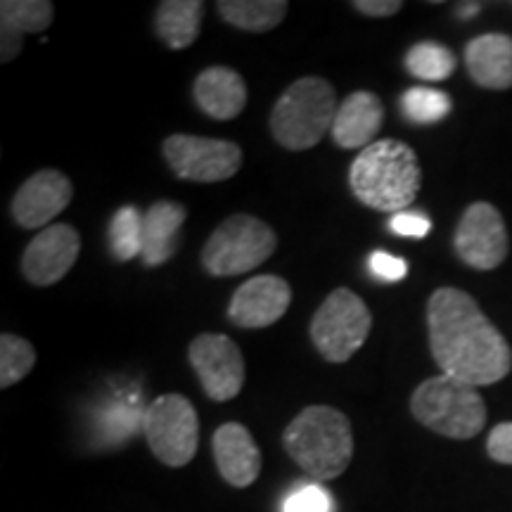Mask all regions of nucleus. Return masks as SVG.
Returning a JSON list of instances; mask_svg holds the SVG:
<instances>
[{"instance_id": "nucleus-16", "label": "nucleus", "mask_w": 512, "mask_h": 512, "mask_svg": "<svg viewBox=\"0 0 512 512\" xmlns=\"http://www.w3.org/2000/svg\"><path fill=\"white\" fill-rule=\"evenodd\" d=\"M384 124V105L375 93L356 91L339 102L330 136L342 150H366Z\"/></svg>"}, {"instance_id": "nucleus-32", "label": "nucleus", "mask_w": 512, "mask_h": 512, "mask_svg": "<svg viewBox=\"0 0 512 512\" xmlns=\"http://www.w3.org/2000/svg\"><path fill=\"white\" fill-rule=\"evenodd\" d=\"M479 8H482V5L479 3H463L458 8V17L460 19H470V17H475L477 12H479Z\"/></svg>"}, {"instance_id": "nucleus-8", "label": "nucleus", "mask_w": 512, "mask_h": 512, "mask_svg": "<svg viewBox=\"0 0 512 512\" xmlns=\"http://www.w3.org/2000/svg\"><path fill=\"white\" fill-rule=\"evenodd\" d=\"M145 439L157 460L169 467L188 465L200 444V420L195 406L181 394H164L143 415Z\"/></svg>"}, {"instance_id": "nucleus-2", "label": "nucleus", "mask_w": 512, "mask_h": 512, "mask_svg": "<svg viewBox=\"0 0 512 512\" xmlns=\"http://www.w3.org/2000/svg\"><path fill=\"white\" fill-rule=\"evenodd\" d=\"M422 171L418 155L401 140H375L358 152L349 169V188L366 207L384 214H401L420 192Z\"/></svg>"}, {"instance_id": "nucleus-27", "label": "nucleus", "mask_w": 512, "mask_h": 512, "mask_svg": "<svg viewBox=\"0 0 512 512\" xmlns=\"http://www.w3.org/2000/svg\"><path fill=\"white\" fill-rule=\"evenodd\" d=\"M283 512H335V501L323 486L304 484L285 498Z\"/></svg>"}, {"instance_id": "nucleus-31", "label": "nucleus", "mask_w": 512, "mask_h": 512, "mask_svg": "<svg viewBox=\"0 0 512 512\" xmlns=\"http://www.w3.org/2000/svg\"><path fill=\"white\" fill-rule=\"evenodd\" d=\"M401 8V0H354V10L366 17H392Z\"/></svg>"}, {"instance_id": "nucleus-1", "label": "nucleus", "mask_w": 512, "mask_h": 512, "mask_svg": "<svg viewBox=\"0 0 512 512\" xmlns=\"http://www.w3.org/2000/svg\"><path fill=\"white\" fill-rule=\"evenodd\" d=\"M430 349L444 375L472 387L501 382L512 368V351L470 294L439 287L427 302Z\"/></svg>"}, {"instance_id": "nucleus-23", "label": "nucleus", "mask_w": 512, "mask_h": 512, "mask_svg": "<svg viewBox=\"0 0 512 512\" xmlns=\"http://www.w3.org/2000/svg\"><path fill=\"white\" fill-rule=\"evenodd\" d=\"M456 67V55H453L446 46L434 41L415 43V46L406 53L408 74H413L415 79L420 81H446L448 76H453V72H456Z\"/></svg>"}, {"instance_id": "nucleus-15", "label": "nucleus", "mask_w": 512, "mask_h": 512, "mask_svg": "<svg viewBox=\"0 0 512 512\" xmlns=\"http://www.w3.org/2000/svg\"><path fill=\"white\" fill-rule=\"evenodd\" d=\"M214 460L219 465L221 477L230 486L247 489L261 475V451L252 434L240 422H226L214 432L211 439Z\"/></svg>"}, {"instance_id": "nucleus-11", "label": "nucleus", "mask_w": 512, "mask_h": 512, "mask_svg": "<svg viewBox=\"0 0 512 512\" xmlns=\"http://www.w3.org/2000/svg\"><path fill=\"white\" fill-rule=\"evenodd\" d=\"M456 252L477 271H494L508 256V230L494 204L475 202L465 209L456 230Z\"/></svg>"}, {"instance_id": "nucleus-7", "label": "nucleus", "mask_w": 512, "mask_h": 512, "mask_svg": "<svg viewBox=\"0 0 512 512\" xmlns=\"http://www.w3.org/2000/svg\"><path fill=\"white\" fill-rule=\"evenodd\" d=\"M373 313L356 292L339 287L318 306L311 320V342L330 363H347L366 344Z\"/></svg>"}, {"instance_id": "nucleus-20", "label": "nucleus", "mask_w": 512, "mask_h": 512, "mask_svg": "<svg viewBox=\"0 0 512 512\" xmlns=\"http://www.w3.org/2000/svg\"><path fill=\"white\" fill-rule=\"evenodd\" d=\"M183 204L159 200L143 214V261L145 266H162L178 249V238L185 223Z\"/></svg>"}, {"instance_id": "nucleus-9", "label": "nucleus", "mask_w": 512, "mask_h": 512, "mask_svg": "<svg viewBox=\"0 0 512 512\" xmlns=\"http://www.w3.org/2000/svg\"><path fill=\"white\" fill-rule=\"evenodd\" d=\"M164 157L178 178L192 183H221L242 169L240 145L223 138L176 133L164 140Z\"/></svg>"}, {"instance_id": "nucleus-5", "label": "nucleus", "mask_w": 512, "mask_h": 512, "mask_svg": "<svg viewBox=\"0 0 512 512\" xmlns=\"http://www.w3.org/2000/svg\"><path fill=\"white\" fill-rule=\"evenodd\" d=\"M411 413L427 430L448 439H472L486 425V403L477 387L444 373L415 389Z\"/></svg>"}, {"instance_id": "nucleus-21", "label": "nucleus", "mask_w": 512, "mask_h": 512, "mask_svg": "<svg viewBox=\"0 0 512 512\" xmlns=\"http://www.w3.org/2000/svg\"><path fill=\"white\" fill-rule=\"evenodd\" d=\"M202 17V0H164L157 5L155 15L157 36L171 50L190 48L202 31Z\"/></svg>"}, {"instance_id": "nucleus-12", "label": "nucleus", "mask_w": 512, "mask_h": 512, "mask_svg": "<svg viewBox=\"0 0 512 512\" xmlns=\"http://www.w3.org/2000/svg\"><path fill=\"white\" fill-rule=\"evenodd\" d=\"M81 254V235L69 223H53L24 249L22 273L31 285L50 287L72 271Z\"/></svg>"}, {"instance_id": "nucleus-14", "label": "nucleus", "mask_w": 512, "mask_h": 512, "mask_svg": "<svg viewBox=\"0 0 512 512\" xmlns=\"http://www.w3.org/2000/svg\"><path fill=\"white\" fill-rule=\"evenodd\" d=\"M74 197L72 181L55 169H43L29 176L12 200V216L22 228L36 230L53 226V219L69 207Z\"/></svg>"}, {"instance_id": "nucleus-24", "label": "nucleus", "mask_w": 512, "mask_h": 512, "mask_svg": "<svg viewBox=\"0 0 512 512\" xmlns=\"http://www.w3.org/2000/svg\"><path fill=\"white\" fill-rule=\"evenodd\" d=\"M453 110L448 93L437 88L418 86L401 95V114L413 124H439Z\"/></svg>"}, {"instance_id": "nucleus-28", "label": "nucleus", "mask_w": 512, "mask_h": 512, "mask_svg": "<svg viewBox=\"0 0 512 512\" xmlns=\"http://www.w3.org/2000/svg\"><path fill=\"white\" fill-rule=\"evenodd\" d=\"M389 228H392V233L401 235V238L420 240L432 230V221L430 216L418 214V211H401V214L392 216Z\"/></svg>"}, {"instance_id": "nucleus-10", "label": "nucleus", "mask_w": 512, "mask_h": 512, "mask_svg": "<svg viewBox=\"0 0 512 512\" xmlns=\"http://www.w3.org/2000/svg\"><path fill=\"white\" fill-rule=\"evenodd\" d=\"M190 366L211 401H230L245 384V356L228 335L204 332L195 337L188 349Z\"/></svg>"}, {"instance_id": "nucleus-4", "label": "nucleus", "mask_w": 512, "mask_h": 512, "mask_svg": "<svg viewBox=\"0 0 512 512\" xmlns=\"http://www.w3.org/2000/svg\"><path fill=\"white\" fill-rule=\"evenodd\" d=\"M337 107V93L330 81L320 76H304L290 83L275 100L268 128L275 143L285 150H311L325 138V133L332 131Z\"/></svg>"}, {"instance_id": "nucleus-29", "label": "nucleus", "mask_w": 512, "mask_h": 512, "mask_svg": "<svg viewBox=\"0 0 512 512\" xmlns=\"http://www.w3.org/2000/svg\"><path fill=\"white\" fill-rule=\"evenodd\" d=\"M370 271L375 273V278L387 280V283H396L403 280L408 273V264L401 256L387 254V252H375L370 254Z\"/></svg>"}, {"instance_id": "nucleus-6", "label": "nucleus", "mask_w": 512, "mask_h": 512, "mask_svg": "<svg viewBox=\"0 0 512 512\" xmlns=\"http://www.w3.org/2000/svg\"><path fill=\"white\" fill-rule=\"evenodd\" d=\"M278 249V235L266 221L249 214H233L211 233L200 259L214 278L252 273Z\"/></svg>"}, {"instance_id": "nucleus-3", "label": "nucleus", "mask_w": 512, "mask_h": 512, "mask_svg": "<svg viewBox=\"0 0 512 512\" xmlns=\"http://www.w3.org/2000/svg\"><path fill=\"white\" fill-rule=\"evenodd\" d=\"M283 446L311 479L330 482L354 458V432L347 415L337 408L309 406L287 425Z\"/></svg>"}, {"instance_id": "nucleus-18", "label": "nucleus", "mask_w": 512, "mask_h": 512, "mask_svg": "<svg viewBox=\"0 0 512 512\" xmlns=\"http://www.w3.org/2000/svg\"><path fill=\"white\" fill-rule=\"evenodd\" d=\"M465 64L472 81L489 91L512 88V38L508 34H482L465 46Z\"/></svg>"}, {"instance_id": "nucleus-30", "label": "nucleus", "mask_w": 512, "mask_h": 512, "mask_svg": "<svg viewBox=\"0 0 512 512\" xmlns=\"http://www.w3.org/2000/svg\"><path fill=\"white\" fill-rule=\"evenodd\" d=\"M486 451L496 463L512 465V422H501L496 425L486 441Z\"/></svg>"}, {"instance_id": "nucleus-26", "label": "nucleus", "mask_w": 512, "mask_h": 512, "mask_svg": "<svg viewBox=\"0 0 512 512\" xmlns=\"http://www.w3.org/2000/svg\"><path fill=\"white\" fill-rule=\"evenodd\" d=\"M110 245L119 261L143 254V214L136 207H121L110 223Z\"/></svg>"}, {"instance_id": "nucleus-13", "label": "nucleus", "mask_w": 512, "mask_h": 512, "mask_svg": "<svg viewBox=\"0 0 512 512\" xmlns=\"http://www.w3.org/2000/svg\"><path fill=\"white\" fill-rule=\"evenodd\" d=\"M292 304V287L280 275H254L235 290L228 306L230 323L245 330L275 325Z\"/></svg>"}, {"instance_id": "nucleus-25", "label": "nucleus", "mask_w": 512, "mask_h": 512, "mask_svg": "<svg viewBox=\"0 0 512 512\" xmlns=\"http://www.w3.org/2000/svg\"><path fill=\"white\" fill-rule=\"evenodd\" d=\"M36 366L34 344L24 337L3 332L0 335V387L10 389L12 384L22 382Z\"/></svg>"}, {"instance_id": "nucleus-22", "label": "nucleus", "mask_w": 512, "mask_h": 512, "mask_svg": "<svg viewBox=\"0 0 512 512\" xmlns=\"http://www.w3.org/2000/svg\"><path fill=\"white\" fill-rule=\"evenodd\" d=\"M216 10L230 27L266 34L283 22L290 3L285 0H221L216 3Z\"/></svg>"}, {"instance_id": "nucleus-19", "label": "nucleus", "mask_w": 512, "mask_h": 512, "mask_svg": "<svg viewBox=\"0 0 512 512\" xmlns=\"http://www.w3.org/2000/svg\"><path fill=\"white\" fill-rule=\"evenodd\" d=\"M55 5L50 0H3L0 3V60L5 64L22 53V38L41 34L53 24Z\"/></svg>"}, {"instance_id": "nucleus-17", "label": "nucleus", "mask_w": 512, "mask_h": 512, "mask_svg": "<svg viewBox=\"0 0 512 512\" xmlns=\"http://www.w3.org/2000/svg\"><path fill=\"white\" fill-rule=\"evenodd\" d=\"M197 107L216 121L240 117L247 105V83L230 67H207L192 86Z\"/></svg>"}]
</instances>
